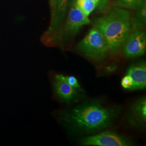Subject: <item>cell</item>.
<instances>
[{"label":"cell","instance_id":"cell-14","mask_svg":"<svg viewBox=\"0 0 146 146\" xmlns=\"http://www.w3.org/2000/svg\"><path fill=\"white\" fill-rule=\"evenodd\" d=\"M121 86L123 88L128 90H132L133 89V80L131 77L126 74L121 80Z\"/></svg>","mask_w":146,"mask_h":146},{"label":"cell","instance_id":"cell-2","mask_svg":"<svg viewBox=\"0 0 146 146\" xmlns=\"http://www.w3.org/2000/svg\"><path fill=\"white\" fill-rule=\"evenodd\" d=\"M94 26L104 35L110 55L115 56L121 50L126 38L131 31V14L125 8L116 7L106 15L96 19Z\"/></svg>","mask_w":146,"mask_h":146},{"label":"cell","instance_id":"cell-8","mask_svg":"<svg viewBox=\"0 0 146 146\" xmlns=\"http://www.w3.org/2000/svg\"><path fill=\"white\" fill-rule=\"evenodd\" d=\"M127 121L131 127L140 128L145 127L146 123V98L143 96L131 104Z\"/></svg>","mask_w":146,"mask_h":146},{"label":"cell","instance_id":"cell-1","mask_svg":"<svg viewBox=\"0 0 146 146\" xmlns=\"http://www.w3.org/2000/svg\"><path fill=\"white\" fill-rule=\"evenodd\" d=\"M118 110L96 101H89L64 111L62 120L74 134H88L110 126L117 117Z\"/></svg>","mask_w":146,"mask_h":146},{"label":"cell","instance_id":"cell-17","mask_svg":"<svg viewBox=\"0 0 146 146\" xmlns=\"http://www.w3.org/2000/svg\"><path fill=\"white\" fill-rule=\"evenodd\" d=\"M116 69V66L114 65V64H111L108 66V67H107L106 68V72H113L114 71H115Z\"/></svg>","mask_w":146,"mask_h":146},{"label":"cell","instance_id":"cell-4","mask_svg":"<svg viewBox=\"0 0 146 146\" xmlns=\"http://www.w3.org/2000/svg\"><path fill=\"white\" fill-rule=\"evenodd\" d=\"M76 48L84 56L96 62L104 61L110 54L109 47L104 35L95 26L78 42Z\"/></svg>","mask_w":146,"mask_h":146},{"label":"cell","instance_id":"cell-7","mask_svg":"<svg viewBox=\"0 0 146 146\" xmlns=\"http://www.w3.org/2000/svg\"><path fill=\"white\" fill-rule=\"evenodd\" d=\"M51 8V20L48 30L42 37L54 33L61 26L67 14L70 0H49Z\"/></svg>","mask_w":146,"mask_h":146},{"label":"cell","instance_id":"cell-3","mask_svg":"<svg viewBox=\"0 0 146 146\" xmlns=\"http://www.w3.org/2000/svg\"><path fill=\"white\" fill-rule=\"evenodd\" d=\"M90 23L89 17L81 11L74 0L61 26L52 35L42 37L44 44L49 46L65 45L75 36L83 27Z\"/></svg>","mask_w":146,"mask_h":146},{"label":"cell","instance_id":"cell-9","mask_svg":"<svg viewBox=\"0 0 146 146\" xmlns=\"http://www.w3.org/2000/svg\"><path fill=\"white\" fill-rule=\"evenodd\" d=\"M54 88L58 96L63 101L69 103L78 95V90L74 88L65 81L62 74H56L54 78Z\"/></svg>","mask_w":146,"mask_h":146},{"label":"cell","instance_id":"cell-10","mask_svg":"<svg viewBox=\"0 0 146 146\" xmlns=\"http://www.w3.org/2000/svg\"><path fill=\"white\" fill-rule=\"evenodd\" d=\"M127 74L133 80L132 90L143 89L146 87V64L145 61L131 65L127 70Z\"/></svg>","mask_w":146,"mask_h":146},{"label":"cell","instance_id":"cell-15","mask_svg":"<svg viewBox=\"0 0 146 146\" xmlns=\"http://www.w3.org/2000/svg\"><path fill=\"white\" fill-rule=\"evenodd\" d=\"M64 79H65V81L67 82V83L74 88L76 89L77 90L81 88L80 84H79L77 78H76L75 76H64Z\"/></svg>","mask_w":146,"mask_h":146},{"label":"cell","instance_id":"cell-12","mask_svg":"<svg viewBox=\"0 0 146 146\" xmlns=\"http://www.w3.org/2000/svg\"><path fill=\"white\" fill-rule=\"evenodd\" d=\"M78 8L89 17L91 13L97 8L96 3L93 0H74Z\"/></svg>","mask_w":146,"mask_h":146},{"label":"cell","instance_id":"cell-13","mask_svg":"<svg viewBox=\"0 0 146 146\" xmlns=\"http://www.w3.org/2000/svg\"><path fill=\"white\" fill-rule=\"evenodd\" d=\"M144 0H116V7L125 9H135Z\"/></svg>","mask_w":146,"mask_h":146},{"label":"cell","instance_id":"cell-16","mask_svg":"<svg viewBox=\"0 0 146 146\" xmlns=\"http://www.w3.org/2000/svg\"><path fill=\"white\" fill-rule=\"evenodd\" d=\"M93 1L96 3L97 8H99L101 11L106 10L108 7L110 0H93Z\"/></svg>","mask_w":146,"mask_h":146},{"label":"cell","instance_id":"cell-11","mask_svg":"<svg viewBox=\"0 0 146 146\" xmlns=\"http://www.w3.org/2000/svg\"><path fill=\"white\" fill-rule=\"evenodd\" d=\"M135 14L133 19H131V31L144 30L146 24V4L145 0L135 9Z\"/></svg>","mask_w":146,"mask_h":146},{"label":"cell","instance_id":"cell-6","mask_svg":"<svg viewBox=\"0 0 146 146\" xmlns=\"http://www.w3.org/2000/svg\"><path fill=\"white\" fill-rule=\"evenodd\" d=\"M121 50L126 58L144 55L146 50V35L144 30L131 31L126 38Z\"/></svg>","mask_w":146,"mask_h":146},{"label":"cell","instance_id":"cell-5","mask_svg":"<svg viewBox=\"0 0 146 146\" xmlns=\"http://www.w3.org/2000/svg\"><path fill=\"white\" fill-rule=\"evenodd\" d=\"M82 146H129L131 141L124 136L115 132L106 131L95 135L84 137L80 141Z\"/></svg>","mask_w":146,"mask_h":146}]
</instances>
